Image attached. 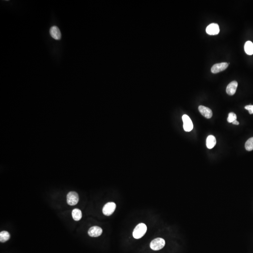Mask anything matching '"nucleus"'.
I'll return each mask as SVG.
<instances>
[{
	"label": "nucleus",
	"mask_w": 253,
	"mask_h": 253,
	"mask_svg": "<svg viewBox=\"0 0 253 253\" xmlns=\"http://www.w3.org/2000/svg\"><path fill=\"white\" fill-rule=\"evenodd\" d=\"M166 244L165 240L161 238H158L152 240L150 243V247L154 251H158L162 249Z\"/></svg>",
	"instance_id": "f03ea898"
},
{
	"label": "nucleus",
	"mask_w": 253,
	"mask_h": 253,
	"mask_svg": "<svg viewBox=\"0 0 253 253\" xmlns=\"http://www.w3.org/2000/svg\"><path fill=\"white\" fill-rule=\"evenodd\" d=\"M116 204L114 202H107L103 208L102 211L106 216H109L112 215L116 209Z\"/></svg>",
	"instance_id": "20e7f679"
},
{
	"label": "nucleus",
	"mask_w": 253,
	"mask_h": 253,
	"mask_svg": "<svg viewBox=\"0 0 253 253\" xmlns=\"http://www.w3.org/2000/svg\"><path fill=\"white\" fill-rule=\"evenodd\" d=\"M219 31L220 29L219 26L217 23H211L209 24L206 29L207 33L210 35H217L219 33Z\"/></svg>",
	"instance_id": "0eeeda50"
},
{
	"label": "nucleus",
	"mask_w": 253,
	"mask_h": 253,
	"mask_svg": "<svg viewBox=\"0 0 253 253\" xmlns=\"http://www.w3.org/2000/svg\"><path fill=\"white\" fill-rule=\"evenodd\" d=\"M246 149L247 151H251L253 150V137L249 138L246 142L245 145Z\"/></svg>",
	"instance_id": "dca6fc26"
},
{
	"label": "nucleus",
	"mask_w": 253,
	"mask_h": 253,
	"mask_svg": "<svg viewBox=\"0 0 253 253\" xmlns=\"http://www.w3.org/2000/svg\"><path fill=\"white\" fill-rule=\"evenodd\" d=\"M246 110H248L250 114H253V105H247L245 107Z\"/></svg>",
	"instance_id": "a211bd4d"
},
{
	"label": "nucleus",
	"mask_w": 253,
	"mask_h": 253,
	"mask_svg": "<svg viewBox=\"0 0 253 253\" xmlns=\"http://www.w3.org/2000/svg\"><path fill=\"white\" fill-rule=\"evenodd\" d=\"M232 123L234 125H239V122H238L237 120H235V121L233 122H232Z\"/></svg>",
	"instance_id": "6ab92c4d"
},
{
	"label": "nucleus",
	"mask_w": 253,
	"mask_h": 253,
	"mask_svg": "<svg viewBox=\"0 0 253 253\" xmlns=\"http://www.w3.org/2000/svg\"><path fill=\"white\" fill-rule=\"evenodd\" d=\"M72 216L75 221H79L82 218V211L78 209H75L72 211Z\"/></svg>",
	"instance_id": "4468645a"
},
{
	"label": "nucleus",
	"mask_w": 253,
	"mask_h": 253,
	"mask_svg": "<svg viewBox=\"0 0 253 253\" xmlns=\"http://www.w3.org/2000/svg\"><path fill=\"white\" fill-rule=\"evenodd\" d=\"M50 34L53 39L56 40H60L61 39V35L60 30L56 26H53L50 29Z\"/></svg>",
	"instance_id": "9d476101"
},
{
	"label": "nucleus",
	"mask_w": 253,
	"mask_h": 253,
	"mask_svg": "<svg viewBox=\"0 0 253 253\" xmlns=\"http://www.w3.org/2000/svg\"><path fill=\"white\" fill-rule=\"evenodd\" d=\"M216 144V139L215 136L212 135H209L208 136L206 140V146L208 149H211L213 148Z\"/></svg>",
	"instance_id": "f8f14e48"
},
{
	"label": "nucleus",
	"mask_w": 253,
	"mask_h": 253,
	"mask_svg": "<svg viewBox=\"0 0 253 253\" xmlns=\"http://www.w3.org/2000/svg\"><path fill=\"white\" fill-rule=\"evenodd\" d=\"M182 118L184 131L186 132L191 131L193 129V124L191 119L186 114H184Z\"/></svg>",
	"instance_id": "39448f33"
},
{
	"label": "nucleus",
	"mask_w": 253,
	"mask_h": 253,
	"mask_svg": "<svg viewBox=\"0 0 253 253\" xmlns=\"http://www.w3.org/2000/svg\"><path fill=\"white\" fill-rule=\"evenodd\" d=\"M199 111L201 115L207 119H210L212 116V112L211 109L208 107L203 106H200L198 107Z\"/></svg>",
	"instance_id": "1a4fd4ad"
},
{
	"label": "nucleus",
	"mask_w": 253,
	"mask_h": 253,
	"mask_svg": "<svg viewBox=\"0 0 253 253\" xmlns=\"http://www.w3.org/2000/svg\"><path fill=\"white\" fill-rule=\"evenodd\" d=\"M228 67V63L227 62L217 63L214 64L211 68V71L213 74H216L224 71Z\"/></svg>",
	"instance_id": "423d86ee"
},
{
	"label": "nucleus",
	"mask_w": 253,
	"mask_h": 253,
	"mask_svg": "<svg viewBox=\"0 0 253 253\" xmlns=\"http://www.w3.org/2000/svg\"><path fill=\"white\" fill-rule=\"evenodd\" d=\"M147 226L143 223H140L137 225L133 232V236L134 238L139 239L141 238L146 234Z\"/></svg>",
	"instance_id": "f257e3e1"
},
{
	"label": "nucleus",
	"mask_w": 253,
	"mask_h": 253,
	"mask_svg": "<svg viewBox=\"0 0 253 253\" xmlns=\"http://www.w3.org/2000/svg\"><path fill=\"white\" fill-rule=\"evenodd\" d=\"M10 234L7 231H2L0 233V242L5 243L10 239Z\"/></svg>",
	"instance_id": "2eb2a0df"
},
{
	"label": "nucleus",
	"mask_w": 253,
	"mask_h": 253,
	"mask_svg": "<svg viewBox=\"0 0 253 253\" xmlns=\"http://www.w3.org/2000/svg\"><path fill=\"white\" fill-rule=\"evenodd\" d=\"M237 116L236 114L233 112L230 113L228 114V117L227 118V122L229 123H232L234 121L236 120Z\"/></svg>",
	"instance_id": "f3484780"
},
{
	"label": "nucleus",
	"mask_w": 253,
	"mask_h": 253,
	"mask_svg": "<svg viewBox=\"0 0 253 253\" xmlns=\"http://www.w3.org/2000/svg\"><path fill=\"white\" fill-rule=\"evenodd\" d=\"M244 50L247 55H253V43L250 41H247L245 44Z\"/></svg>",
	"instance_id": "ddd939ff"
},
{
	"label": "nucleus",
	"mask_w": 253,
	"mask_h": 253,
	"mask_svg": "<svg viewBox=\"0 0 253 253\" xmlns=\"http://www.w3.org/2000/svg\"><path fill=\"white\" fill-rule=\"evenodd\" d=\"M102 229L100 227L94 226L90 228L88 234L89 235L92 237H97L101 235V234H102Z\"/></svg>",
	"instance_id": "6e6552de"
},
{
	"label": "nucleus",
	"mask_w": 253,
	"mask_h": 253,
	"mask_svg": "<svg viewBox=\"0 0 253 253\" xmlns=\"http://www.w3.org/2000/svg\"><path fill=\"white\" fill-rule=\"evenodd\" d=\"M79 196L77 192L71 191L68 194L67 196V201L68 204L70 206H74L78 203Z\"/></svg>",
	"instance_id": "7ed1b4c3"
},
{
	"label": "nucleus",
	"mask_w": 253,
	"mask_h": 253,
	"mask_svg": "<svg viewBox=\"0 0 253 253\" xmlns=\"http://www.w3.org/2000/svg\"><path fill=\"white\" fill-rule=\"evenodd\" d=\"M238 87V83L236 81H232L226 87V93L230 96L234 94Z\"/></svg>",
	"instance_id": "9b49d317"
}]
</instances>
